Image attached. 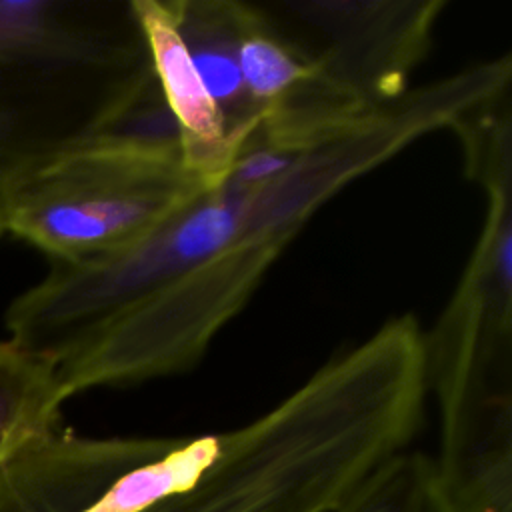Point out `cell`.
Segmentation results:
<instances>
[{"label": "cell", "mask_w": 512, "mask_h": 512, "mask_svg": "<svg viewBox=\"0 0 512 512\" xmlns=\"http://www.w3.org/2000/svg\"><path fill=\"white\" fill-rule=\"evenodd\" d=\"M422 354L390 328L254 422L202 476L136 512H336L422 420Z\"/></svg>", "instance_id": "6da1fadb"}, {"label": "cell", "mask_w": 512, "mask_h": 512, "mask_svg": "<svg viewBox=\"0 0 512 512\" xmlns=\"http://www.w3.org/2000/svg\"><path fill=\"white\" fill-rule=\"evenodd\" d=\"M106 16L90 4L0 0V236L24 184L102 134L126 82Z\"/></svg>", "instance_id": "7a4b0ae2"}, {"label": "cell", "mask_w": 512, "mask_h": 512, "mask_svg": "<svg viewBox=\"0 0 512 512\" xmlns=\"http://www.w3.org/2000/svg\"><path fill=\"white\" fill-rule=\"evenodd\" d=\"M208 190L184 166L178 144L102 134L20 188L6 232L54 262L86 260L138 244Z\"/></svg>", "instance_id": "3957f363"}, {"label": "cell", "mask_w": 512, "mask_h": 512, "mask_svg": "<svg viewBox=\"0 0 512 512\" xmlns=\"http://www.w3.org/2000/svg\"><path fill=\"white\" fill-rule=\"evenodd\" d=\"M166 438H82L58 426L0 464V512H116L112 486Z\"/></svg>", "instance_id": "277c9868"}, {"label": "cell", "mask_w": 512, "mask_h": 512, "mask_svg": "<svg viewBox=\"0 0 512 512\" xmlns=\"http://www.w3.org/2000/svg\"><path fill=\"white\" fill-rule=\"evenodd\" d=\"M130 8L148 44L164 104L176 122L182 162L212 190L224 182L248 136L228 128L200 82L180 34L178 2L144 0Z\"/></svg>", "instance_id": "5b68a950"}, {"label": "cell", "mask_w": 512, "mask_h": 512, "mask_svg": "<svg viewBox=\"0 0 512 512\" xmlns=\"http://www.w3.org/2000/svg\"><path fill=\"white\" fill-rule=\"evenodd\" d=\"M238 4L178 2V26L192 66L234 134L250 136L264 114L252 104L238 66Z\"/></svg>", "instance_id": "8992f818"}, {"label": "cell", "mask_w": 512, "mask_h": 512, "mask_svg": "<svg viewBox=\"0 0 512 512\" xmlns=\"http://www.w3.org/2000/svg\"><path fill=\"white\" fill-rule=\"evenodd\" d=\"M64 400L54 360L10 338L0 342V464L34 436L58 426Z\"/></svg>", "instance_id": "52a82bcc"}, {"label": "cell", "mask_w": 512, "mask_h": 512, "mask_svg": "<svg viewBox=\"0 0 512 512\" xmlns=\"http://www.w3.org/2000/svg\"><path fill=\"white\" fill-rule=\"evenodd\" d=\"M238 66L252 104L266 116L316 72V64L298 58L286 44L240 6L238 14Z\"/></svg>", "instance_id": "ba28073f"}, {"label": "cell", "mask_w": 512, "mask_h": 512, "mask_svg": "<svg viewBox=\"0 0 512 512\" xmlns=\"http://www.w3.org/2000/svg\"><path fill=\"white\" fill-rule=\"evenodd\" d=\"M336 512H444L436 494L432 458L398 452L380 464Z\"/></svg>", "instance_id": "9c48e42d"}]
</instances>
